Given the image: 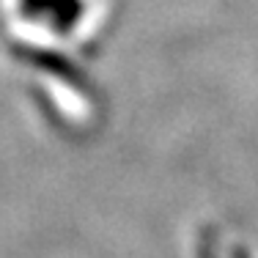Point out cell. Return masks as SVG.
I'll use <instances>...</instances> for the list:
<instances>
[{
	"label": "cell",
	"instance_id": "1",
	"mask_svg": "<svg viewBox=\"0 0 258 258\" xmlns=\"http://www.w3.org/2000/svg\"><path fill=\"white\" fill-rule=\"evenodd\" d=\"M28 14L44 17L58 30H69L80 17V0H22Z\"/></svg>",
	"mask_w": 258,
	"mask_h": 258
},
{
	"label": "cell",
	"instance_id": "2",
	"mask_svg": "<svg viewBox=\"0 0 258 258\" xmlns=\"http://www.w3.org/2000/svg\"><path fill=\"white\" fill-rule=\"evenodd\" d=\"M198 258H217V250H214V242H212L209 236H204V242H201Z\"/></svg>",
	"mask_w": 258,
	"mask_h": 258
},
{
	"label": "cell",
	"instance_id": "3",
	"mask_svg": "<svg viewBox=\"0 0 258 258\" xmlns=\"http://www.w3.org/2000/svg\"><path fill=\"white\" fill-rule=\"evenodd\" d=\"M233 258H247V253H244V250H236V253H233Z\"/></svg>",
	"mask_w": 258,
	"mask_h": 258
}]
</instances>
